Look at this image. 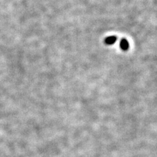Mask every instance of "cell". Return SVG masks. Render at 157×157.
<instances>
[{"label": "cell", "mask_w": 157, "mask_h": 157, "mask_svg": "<svg viewBox=\"0 0 157 157\" xmlns=\"http://www.w3.org/2000/svg\"><path fill=\"white\" fill-rule=\"evenodd\" d=\"M120 47L123 51H127L129 48V43L127 39H122L120 42Z\"/></svg>", "instance_id": "1"}, {"label": "cell", "mask_w": 157, "mask_h": 157, "mask_svg": "<svg viewBox=\"0 0 157 157\" xmlns=\"http://www.w3.org/2000/svg\"><path fill=\"white\" fill-rule=\"evenodd\" d=\"M117 40V37L115 36H111L107 37L105 39V43L107 44V45H113L114 44Z\"/></svg>", "instance_id": "2"}]
</instances>
